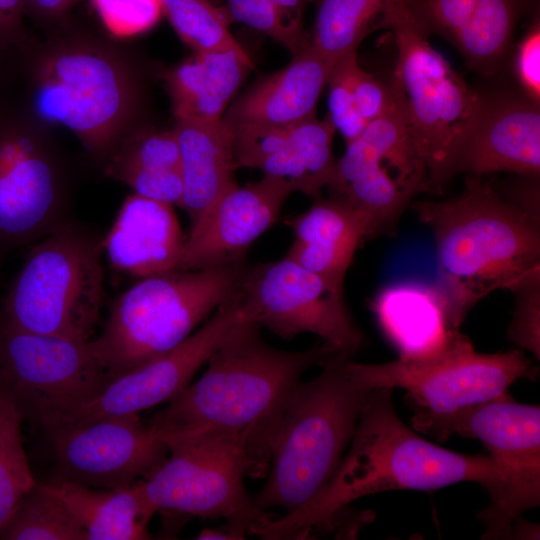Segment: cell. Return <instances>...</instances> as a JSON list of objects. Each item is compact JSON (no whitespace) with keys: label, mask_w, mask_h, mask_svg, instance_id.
<instances>
[{"label":"cell","mask_w":540,"mask_h":540,"mask_svg":"<svg viewBox=\"0 0 540 540\" xmlns=\"http://www.w3.org/2000/svg\"><path fill=\"white\" fill-rule=\"evenodd\" d=\"M421 28L451 44L466 24L477 0H406Z\"/></svg>","instance_id":"d590c367"},{"label":"cell","mask_w":540,"mask_h":540,"mask_svg":"<svg viewBox=\"0 0 540 540\" xmlns=\"http://www.w3.org/2000/svg\"><path fill=\"white\" fill-rule=\"evenodd\" d=\"M104 160V173L110 178L128 169H180L179 147L173 130L128 133Z\"/></svg>","instance_id":"4dcf8cb0"},{"label":"cell","mask_w":540,"mask_h":540,"mask_svg":"<svg viewBox=\"0 0 540 540\" xmlns=\"http://www.w3.org/2000/svg\"><path fill=\"white\" fill-rule=\"evenodd\" d=\"M343 288L285 256L246 266L238 290L246 320L285 340L315 334L335 350L355 355L363 334L349 315Z\"/></svg>","instance_id":"4fadbf2b"},{"label":"cell","mask_w":540,"mask_h":540,"mask_svg":"<svg viewBox=\"0 0 540 540\" xmlns=\"http://www.w3.org/2000/svg\"><path fill=\"white\" fill-rule=\"evenodd\" d=\"M423 433L478 439L503 474L499 496L478 513L483 539H508L513 523L540 503V408L504 397L441 419Z\"/></svg>","instance_id":"7c38bea8"},{"label":"cell","mask_w":540,"mask_h":540,"mask_svg":"<svg viewBox=\"0 0 540 540\" xmlns=\"http://www.w3.org/2000/svg\"><path fill=\"white\" fill-rule=\"evenodd\" d=\"M24 14L23 0H0V52L16 48L26 40Z\"/></svg>","instance_id":"ab89813d"},{"label":"cell","mask_w":540,"mask_h":540,"mask_svg":"<svg viewBox=\"0 0 540 540\" xmlns=\"http://www.w3.org/2000/svg\"><path fill=\"white\" fill-rule=\"evenodd\" d=\"M353 357L331 352L319 363L321 373L290 394L272 442L267 481L252 497L260 512H293L334 475L371 390L349 370Z\"/></svg>","instance_id":"277c9868"},{"label":"cell","mask_w":540,"mask_h":540,"mask_svg":"<svg viewBox=\"0 0 540 540\" xmlns=\"http://www.w3.org/2000/svg\"><path fill=\"white\" fill-rule=\"evenodd\" d=\"M311 45L336 62L357 51L372 31L385 28L390 0H314Z\"/></svg>","instance_id":"4316f807"},{"label":"cell","mask_w":540,"mask_h":540,"mask_svg":"<svg viewBox=\"0 0 540 540\" xmlns=\"http://www.w3.org/2000/svg\"><path fill=\"white\" fill-rule=\"evenodd\" d=\"M385 29L392 31L399 87L417 153L428 172L465 126L475 92L429 42L406 0H390Z\"/></svg>","instance_id":"8fae6325"},{"label":"cell","mask_w":540,"mask_h":540,"mask_svg":"<svg viewBox=\"0 0 540 540\" xmlns=\"http://www.w3.org/2000/svg\"><path fill=\"white\" fill-rule=\"evenodd\" d=\"M531 0H477L453 45L470 69L496 73L507 58L519 19Z\"/></svg>","instance_id":"484cf974"},{"label":"cell","mask_w":540,"mask_h":540,"mask_svg":"<svg viewBox=\"0 0 540 540\" xmlns=\"http://www.w3.org/2000/svg\"><path fill=\"white\" fill-rule=\"evenodd\" d=\"M334 64L310 44L243 93L225 111L222 126L233 136L248 129L291 127L314 117Z\"/></svg>","instance_id":"d6986e66"},{"label":"cell","mask_w":540,"mask_h":540,"mask_svg":"<svg viewBox=\"0 0 540 540\" xmlns=\"http://www.w3.org/2000/svg\"><path fill=\"white\" fill-rule=\"evenodd\" d=\"M261 326L242 320L207 361V369L147 426L160 439L201 431L244 439L261 477L268 473L271 446L286 402L302 374L335 350L315 344L284 351L266 343Z\"/></svg>","instance_id":"7a4b0ae2"},{"label":"cell","mask_w":540,"mask_h":540,"mask_svg":"<svg viewBox=\"0 0 540 540\" xmlns=\"http://www.w3.org/2000/svg\"><path fill=\"white\" fill-rule=\"evenodd\" d=\"M23 412L16 399L0 391V532L23 497L37 484L24 450Z\"/></svg>","instance_id":"f1b7e54d"},{"label":"cell","mask_w":540,"mask_h":540,"mask_svg":"<svg viewBox=\"0 0 540 540\" xmlns=\"http://www.w3.org/2000/svg\"><path fill=\"white\" fill-rule=\"evenodd\" d=\"M399 358L421 360L445 350L455 338L448 307L437 285L402 281L382 288L370 303Z\"/></svg>","instance_id":"44dd1931"},{"label":"cell","mask_w":540,"mask_h":540,"mask_svg":"<svg viewBox=\"0 0 540 540\" xmlns=\"http://www.w3.org/2000/svg\"><path fill=\"white\" fill-rule=\"evenodd\" d=\"M497 172L539 178L540 104L520 90L479 92L465 126L428 172V192L442 193L459 175Z\"/></svg>","instance_id":"9a60e30c"},{"label":"cell","mask_w":540,"mask_h":540,"mask_svg":"<svg viewBox=\"0 0 540 540\" xmlns=\"http://www.w3.org/2000/svg\"><path fill=\"white\" fill-rule=\"evenodd\" d=\"M111 178L125 183L138 195L182 205L184 186L180 169H128Z\"/></svg>","instance_id":"74e56055"},{"label":"cell","mask_w":540,"mask_h":540,"mask_svg":"<svg viewBox=\"0 0 540 540\" xmlns=\"http://www.w3.org/2000/svg\"><path fill=\"white\" fill-rule=\"evenodd\" d=\"M245 537L237 532L234 528L228 526L224 523L223 526L218 528H206L202 530L196 537V539L209 540V539H230V540H239L244 539Z\"/></svg>","instance_id":"b9f144b4"},{"label":"cell","mask_w":540,"mask_h":540,"mask_svg":"<svg viewBox=\"0 0 540 540\" xmlns=\"http://www.w3.org/2000/svg\"><path fill=\"white\" fill-rule=\"evenodd\" d=\"M353 376L370 389L402 388L415 405V430L471 406L508 395V387L520 378L532 379L536 370L520 349L483 354L458 332L441 353L426 359L363 364L350 360Z\"/></svg>","instance_id":"30bf717a"},{"label":"cell","mask_w":540,"mask_h":540,"mask_svg":"<svg viewBox=\"0 0 540 540\" xmlns=\"http://www.w3.org/2000/svg\"><path fill=\"white\" fill-rule=\"evenodd\" d=\"M1 389H2V384H1V379H0V391H1Z\"/></svg>","instance_id":"f6af8a7d"},{"label":"cell","mask_w":540,"mask_h":540,"mask_svg":"<svg viewBox=\"0 0 540 540\" xmlns=\"http://www.w3.org/2000/svg\"><path fill=\"white\" fill-rule=\"evenodd\" d=\"M0 539L87 540V534L63 501L37 483L20 501Z\"/></svg>","instance_id":"83f0119b"},{"label":"cell","mask_w":540,"mask_h":540,"mask_svg":"<svg viewBox=\"0 0 540 540\" xmlns=\"http://www.w3.org/2000/svg\"><path fill=\"white\" fill-rule=\"evenodd\" d=\"M77 0H23L25 13L42 20H55L64 15Z\"/></svg>","instance_id":"60d3db41"},{"label":"cell","mask_w":540,"mask_h":540,"mask_svg":"<svg viewBox=\"0 0 540 540\" xmlns=\"http://www.w3.org/2000/svg\"><path fill=\"white\" fill-rule=\"evenodd\" d=\"M61 479L117 489L148 477L166 458L168 447L139 414L104 417L47 431Z\"/></svg>","instance_id":"e0dca14e"},{"label":"cell","mask_w":540,"mask_h":540,"mask_svg":"<svg viewBox=\"0 0 540 540\" xmlns=\"http://www.w3.org/2000/svg\"><path fill=\"white\" fill-rule=\"evenodd\" d=\"M44 485L58 496L87 534V540L150 539L156 511L142 482L117 489L94 488L58 479Z\"/></svg>","instance_id":"d4e9b609"},{"label":"cell","mask_w":540,"mask_h":540,"mask_svg":"<svg viewBox=\"0 0 540 540\" xmlns=\"http://www.w3.org/2000/svg\"><path fill=\"white\" fill-rule=\"evenodd\" d=\"M253 68L251 58L241 46L195 52L164 74L175 119L219 123Z\"/></svg>","instance_id":"603a6c76"},{"label":"cell","mask_w":540,"mask_h":540,"mask_svg":"<svg viewBox=\"0 0 540 540\" xmlns=\"http://www.w3.org/2000/svg\"><path fill=\"white\" fill-rule=\"evenodd\" d=\"M164 461L141 480L156 513L168 517L223 519L244 537L264 516L244 487L261 477L248 443L233 435L201 431L163 440Z\"/></svg>","instance_id":"ba28073f"},{"label":"cell","mask_w":540,"mask_h":540,"mask_svg":"<svg viewBox=\"0 0 540 540\" xmlns=\"http://www.w3.org/2000/svg\"><path fill=\"white\" fill-rule=\"evenodd\" d=\"M41 124L0 99V258L71 221L68 167Z\"/></svg>","instance_id":"9c48e42d"},{"label":"cell","mask_w":540,"mask_h":540,"mask_svg":"<svg viewBox=\"0 0 540 540\" xmlns=\"http://www.w3.org/2000/svg\"><path fill=\"white\" fill-rule=\"evenodd\" d=\"M412 208L436 246L439 283L454 328L493 291L513 292L540 275V214L502 195L482 177L465 179L445 200Z\"/></svg>","instance_id":"3957f363"},{"label":"cell","mask_w":540,"mask_h":540,"mask_svg":"<svg viewBox=\"0 0 540 540\" xmlns=\"http://www.w3.org/2000/svg\"><path fill=\"white\" fill-rule=\"evenodd\" d=\"M184 194L181 207L196 225L214 202L236 184L233 136L219 123L176 119Z\"/></svg>","instance_id":"cb8c5ba5"},{"label":"cell","mask_w":540,"mask_h":540,"mask_svg":"<svg viewBox=\"0 0 540 540\" xmlns=\"http://www.w3.org/2000/svg\"><path fill=\"white\" fill-rule=\"evenodd\" d=\"M105 29L116 38H130L152 29L163 15L161 0H91Z\"/></svg>","instance_id":"d6a6232c"},{"label":"cell","mask_w":540,"mask_h":540,"mask_svg":"<svg viewBox=\"0 0 540 540\" xmlns=\"http://www.w3.org/2000/svg\"><path fill=\"white\" fill-rule=\"evenodd\" d=\"M245 319L240 294L222 303L172 350L111 379L97 394L44 425L49 431L110 416L139 414L177 397L231 330Z\"/></svg>","instance_id":"2e32d148"},{"label":"cell","mask_w":540,"mask_h":540,"mask_svg":"<svg viewBox=\"0 0 540 540\" xmlns=\"http://www.w3.org/2000/svg\"><path fill=\"white\" fill-rule=\"evenodd\" d=\"M515 308L508 336L521 349L540 357V275L525 281L513 292Z\"/></svg>","instance_id":"8d00e7d4"},{"label":"cell","mask_w":540,"mask_h":540,"mask_svg":"<svg viewBox=\"0 0 540 540\" xmlns=\"http://www.w3.org/2000/svg\"><path fill=\"white\" fill-rule=\"evenodd\" d=\"M327 86V116L347 144L358 137L367 125L354 100L348 76L347 55L335 62Z\"/></svg>","instance_id":"e575fe53"},{"label":"cell","mask_w":540,"mask_h":540,"mask_svg":"<svg viewBox=\"0 0 540 540\" xmlns=\"http://www.w3.org/2000/svg\"><path fill=\"white\" fill-rule=\"evenodd\" d=\"M513 72L520 92L533 102L540 104V19L538 12L516 46Z\"/></svg>","instance_id":"f35d334b"},{"label":"cell","mask_w":540,"mask_h":540,"mask_svg":"<svg viewBox=\"0 0 540 540\" xmlns=\"http://www.w3.org/2000/svg\"><path fill=\"white\" fill-rule=\"evenodd\" d=\"M210 1L212 4H214L215 6H218L220 7L223 3L224 0H208Z\"/></svg>","instance_id":"ee69618b"},{"label":"cell","mask_w":540,"mask_h":540,"mask_svg":"<svg viewBox=\"0 0 540 540\" xmlns=\"http://www.w3.org/2000/svg\"><path fill=\"white\" fill-rule=\"evenodd\" d=\"M287 223L294 241L286 257L340 285L359 243L372 237L370 218L338 197L316 198L309 209Z\"/></svg>","instance_id":"7402d4cb"},{"label":"cell","mask_w":540,"mask_h":540,"mask_svg":"<svg viewBox=\"0 0 540 540\" xmlns=\"http://www.w3.org/2000/svg\"><path fill=\"white\" fill-rule=\"evenodd\" d=\"M186 241L172 204L133 193L100 243L115 269L141 279L178 270Z\"/></svg>","instance_id":"ffe728a7"},{"label":"cell","mask_w":540,"mask_h":540,"mask_svg":"<svg viewBox=\"0 0 540 540\" xmlns=\"http://www.w3.org/2000/svg\"><path fill=\"white\" fill-rule=\"evenodd\" d=\"M30 60V112L42 123L65 127L105 159L128 134L135 111L136 83L127 63L83 38L56 41Z\"/></svg>","instance_id":"8992f818"},{"label":"cell","mask_w":540,"mask_h":540,"mask_svg":"<svg viewBox=\"0 0 540 540\" xmlns=\"http://www.w3.org/2000/svg\"><path fill=\"white\" fill-rule=\"evenodd\" d=\"M392 388L371 389L343 459L329 482L304 506L273 519L252 534L293 539L336 525L351 502L389 490L431 491L460 482L483 486L495 500L503 474L489 455H464L424 440L397 415Z\"/></svg>","instance_id":"6da1fadb"},{"label":"cell","mask_w":540,"mask_h":540,"mask_svg":"<svg viewBox=\"0 0 540 540\" xmlns=\"http://www.w3.org/2000/svg\"><path fill=\"white\" fill-rule=\"evenodd\" d=\"M2 388L44 425L97 394L109 381L90 340L26 332L0 322Z\"/></svg>","instance_id":"5bb4252c"},{"label":"cell","mask_w":540,"mask_h":540,"mask_svg":"<svg viewBox=\"0 0 540 540\" xmlns=\"http://www.w3.org/2000/svg\"><path fill=\"white\" fill-rule=\"evenodd\" d=\"M293 192L290 183L266 175L230 187L190 228L178 270L244 260L251 244L275 224Z\"/></svg>","instance_id":"ac0fdd59"},{"label":"cell","mask_w":540,"mask_h":540,"mask_svg":"<svg viewBox=\"0 0 540 540\" xmlns=\"http://www.w3.org/2000/svg\"><path fill=\"white\" fill-rule=\"evenodd\" d=\"M349 82L357 109L367 123L375 120L402 100V93L392 79L383 84L358 63L357 51L347 54Z\"/></svg>","instance_id":"836d02e7"},{"label":"cell","mask_w":540,"mask_h":540,"mask_svg":"<svg viewBox=\"0 0 540 540\" xmlns=\"http://www.w3.org/2000/svg\"><path fill=\"white\" fill-rule=\"evenodd\" d=\"M278 7L291 17L303 21V13L309 3L314 0H272Z\"/></svg>","instance_id":"7bdbcfd3"},{"label":"cell","mask_w":540,"mask_h":540,"mask_svg":"<svg viewBox=\"0 0 540 540\" xmlns=\"http://www.w3.org/2000/svg\"><path fill=\"white\" fill-rule=\"evenodd\" d=\"M166 16L180 39L194 52L240 47L220 7L208 0H161Z\"/></svg>","instance_id":"f546056e"},{"label":"cell","mask_w":540,"mask_h":540,"mask_svg":"<svg viewBox=\"0 0 540 540\" xmlns=\"http://www.w3.org/2000/svg\"><path fill=\"white\" fill-rule=\"evenodd\" d=\"M244 260L141 278L111 303L90 340L111 379L178 346L238 289Z\"/></svg>","instance_id":"5b68a950"},{"label":"cell","mask_w":540,"mask_h":540,"mask_svg":"<svg viewBox=\"0 0 540 540\" xmlns=\"http://www.w3.org/2000/svg\"><path fill=\"white\" fill-rule=\"evenodd\" d=\"M101 252L100 239L72 220L34 243L9 286L1 323L91 340L103 301Z\"/></svg>","instance_id":"52a82bcc"},{"label":"cell","mask_w":540,"mask_h":540,"mask_svg":"<svg viewBox=\"0 0 540 540\" xmlns=\"http://www.w3.org/2000/svg\"><path fill=\"white\" fill-rule=\"evenodd\" d=\"M231 23L244 24L287 48L293 55L310 46V34L272 0H224L220 6Z\"/></svg>","instance_id":"1f68e13d"}]
</instances>
